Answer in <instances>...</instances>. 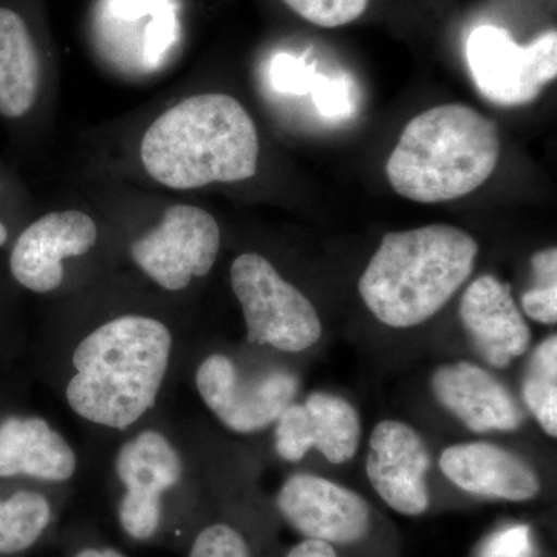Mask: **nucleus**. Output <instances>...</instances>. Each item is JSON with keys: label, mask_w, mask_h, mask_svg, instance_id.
<instances>
[{"label": "nucleus", "mask_w": 557, "mask_h": 557, "mask_svg": "<svg viewBox=\"0 0 557 557\" xmlns=\"http://www.w3.org/2000/svg\"><path fill=\"white\" fill-rule=\"evenodd\" d=\"M180 358L178 333L164 319L126 311L50 346V383L76 420L119 438L157 417Z\"/></svg>", "instance_id": "f257e3e1"}, {"label": "nucleus", "mask_w": 557, "mask_h": 557, "mask_svg": "<svg viewBox=\"0 0 557 557\" xmlns=\"http://www.w3.org/2000/svg\"><path fill=\"white\" fill-rule=\"evenodd\" d=\"M259 150L247 109L230 95L203 94L161 113L146 131L139 156L160 185L188 190L255 177Z\"/></svg>", "instance_id": "f03ea898"}, {"label": "nucleus", "mask_w": 557, "mask_h": 557, "mask_svg": "<svg viewBox=\"0 0 557 557\" xmlns=\"http://www.w3.org/2000/svg\"><path fill=\"white\" fill-rule=\"evenodd\" d=\"M478 256V242L456 226L388 233L359 278V295L384 325L417 327L463 287Z\"/></svg>", "instance_id": "7ed1b4c3"}, {"label": "nucleus", "mask_w": 557, "mask_h": 557, "mask_svg": "<svg viewBox=\"0 0 557 557\" xmlns=\"http://www.w3.org/2000/svg\"><path fill=\"white\" fill-rule=\"evenodd\" d=\"M110 483L116 525L127 541L186 547L199 520L186 504L188 458L177 431L153 417L116 438Z\"/></svg>", "instance_id": "20e7f679"}, {"label": "nucleus", "mask_w": 557, "mask_h": 557, "mask_svg": "<svg viewBox=\"0 0 557 557\" xmlns=\"http://www.w3.org/2000/svg\"><path fill=\"white\" fill-rule=\"evenodd\" d=\"M500 135L496 123L465 104H443L410 120L388 157V183L417 203L468 196L496 170Z\"/></svg>", "instance_id": "39448f33"}, {"label": "nucleus", "mask_w": 557, "mask_h": 557, "mask_svg": "<svg viewBox=\"0 0 557 557\" xmlns=\"http://www.w3.org/2000/svg\"><path fill=\"white\" fill-rule=\"evenodd\" d=\"M230 278L249 344L300 354L321 339V319L313 304L269 259L244 252L234 259Z\"/></svg>", "instance_id": "423d86ee"}, {"label": "nucleus", "mask_w": 557, "mask_h": 557, "mask_svg": "<svg viewBox=\"0 0 557 557\" xmlns=\"http://www.w3.org/2000/svg\"><path fill=\"white\" fill-rule=\"evenodd\" d=\"M193 383L205 408L239 435L273 426L299 388L298 380L287 370L248 372L223 351H212L197 361Z\"/></svg>", "instance_id": "0eeeda50"}, {"label": "nucleus", "mask_w": 557, "mask_h": 557, "mask_svg": "<svg viewBox=\"0 0 557 557\" xmlns=\"http://www.w3.org/2000/svg\"><path fill=\"white\" fill-rule=\"evenodd\" d=\"M467 60L475 87L487 101L505 108L528 104L556 79V30L523 47L504 28L482 25L468 38Z\"/></svg>", "instance_id": "6e6552de"}, {"label": "nucleus", "mask_w": 557, "mask_h": 557, "mask_svg": "<svg viewBox=\"0 0 557 557\" xmlns=\"http://www.w3.org/2000/svg\"><path fill=\"white\" fill-rule=\"evenodd\" d=\"M220 240L214 215L193 205H175L156 228L131 245V259L157 287L180 293L211 273Z\"/></svg>", "instance_id": "1a4fd4ad"}, {"label": "nucleus", "mask_w": 557, "mask_h": 557, "mask_svg": "<svg viewBox=\"0 0 557 557\" xmlns=\"http://www.w3.org/2000/svg\"><path fill=\"white\" fill-rule=\"evenodd\" d=\"M276 509L300 536L330 545L357 544L368 536L372 522L369 504L358 493L311 474L285 480Z\"/></svg>", "instance_id": "9d476101"}, {"label": "nucleus", "mask_w": 557, "mask_h": 557, "mask_svg": "<svg viewBox=\"0 0 557 557\" xmlns=\"http://www.w3.org/2000/svg\"><path fill=\"white\" fill-rule=\"evenodd\" d=\"M97 242V223L86 212H50L33 222L14 244L11 274L28 292L49 295L64 284L65 260L89 255Z\"/></svg>", "instance_id": "9b49d317"}, {"label": "nucleus", "mask_w": 557, "mask_h": 557, "mask_svg": "<svg viewBox=\"0 0 557 557\" xmlns=\"http://www.w3.org/2000/svg\"><path fill=\"white\" fill-rule=\"evenodd\" d=\"M362 426L347 399L317 392L304 403H292L274 423V449L282 460L298 463L318 449L333 465L357 456Z\"/></svg>", "instance_id": "f8f14e48"}, {"label": "nucleus", "mask_w": 557, "mask_h": 557, "mask_svg": "<svg viewBox=\"0 0 557 557\" xmlns=\"http://www.w3.org/2000/svg\"><path fill=\"white\" fill-rule=\"evenodd\" d=\"M429 467L426 443L416 429L398 420H384L373 428L366 472L388 508L409 518L428 511Z\"/></svg>", "instance_id": "ddd939ff"}, {"label": "nucleus", "mask_w": 557, "mask_h": 557, "mask_svg": "<svg viewBox=\"0 0 557 557\" xmlns=\"http://www.w3.org/2000/svg\"><path fill=\"white\" fill-rule=\"evenodd\" d=\"M79 467L78 450L47 418L13 413L0 421V479L65 490Z\"/></svg>", "instance_id": "4468645a"}, {"label": "nucleus", "mask_w": 557, "mask_h": 557, "mask_svg": "<svg viewBox=\"0 0 557 557\" xmlns=\"http://www.w3.org/2000/svg\"><path fill=\"white\" fill-rule=\"evenodd\" d=\"M440 405L475 434L518 431L523 413L511 392L474 362L440 366L431 380Z\"/></svg>", "instance_id": "2eb2a0df"}, {"label": "nucleus", "mask_w": 557, "mask_h": 557, "mask_svg": "<svg viewBox=\"0 0 557 557\" xmlns=\"http://www.w3.org/2000/svg\"><path fill=\"white\" fill-rule=\"evenodd\" d=\"M460 318L472 344L493 368H508L530 347L531 330L511 288L496 276H480L465 289Z\"/></svg>", "instance_id": "dca6fc26"}, {"label": "nucleus", "mask_w": 557, "mask_h": 557, "mask_svg": "<svg viewBox=\"0 0 557 557\" xmlns=\"http://www.w3.org/2000/svg\"><path fill=\"white\" fill-rule=\"evenodd\" d=\"M440 469L465 493L528 502L541 493V479L523 458L487 442L458 443L443 450Z\"/></svg>", "instance_id": "f3484780"}, {"label": "nucleus", "mask_w": 557, "mask_h": 557, "mask_svg": "<svg viewBox=\"0 0 557 557\" xmlns=\"http://www.w3.org/2000/svg\"><path fill=\"white\" fill-rule=\"evenodd\" d=\"M40 60L20 13L0 7V115L21 119L38 100Z\"/></svg>", "instance_id": "a211bd4d"}, {"label": "nucleus", "mask_w": 557, "mask_h": 557, "mask_svg": "<svg viewBox=\"0 0 557 557\" xmlns=\"http://www.w3.org/2000/svg\"><path fill=\"white\" fill-rule=\"evenodd\" d=\"M65 490L21 487L0 497V556H17L53 533L64 507Z\"/></svg>", "instance_id": "6ab92c4d"}, {"label": "nucleus", "mask_w": 557, "mask_h": 557, "mask_svg": "<svg viewBox=\"0 0 557 557\" xmlns=\"http://www.w3.org/2000/svg\"><path fill=\"white\" fill-rule=\"evenodd\" d=\"M523 398L545 434L557 435V336L539 344L528 362Z\"/></svg>", "instance_id": "aec40b11"}, {"label": "nucleus", "mask_w": 557, "mask_h": 557, "mask_svg": "<svg viewBox=\"0 0 557 557\" xmlns=\"http://www.w3.org/2000/svg\"><path fill=\"white\" fill-rule=\"evenodd\" d=\"M185 557H255L245 531L230 520H201L190 534Z\"/></svg>", "instance_id": "412c9836"}, {"label": "nucleus", "mask_w": 557, "mask_h": 557, "mask_svg": "<svg viewBox=\"0 0 557 557\" xmlns=\"http://www.w3.org/2000/svg\"><path fill=\"white\" fill-rule=\"evenodd\" d=\"M302 20L318 27L336 28L359 20L370 0H284Z\"/></svg>", "instance_id": "4be33fe9"}, {"label": "nucleus", "mask_w": 557, "mask_h": 557, "mask_svg": "<svg viewBox=\"0 0 557 557\" xmlns=\"http://www.w3.org/2000/svg\"><path fill=\"white\" fill-rule=\"evenodd\" d=\"M311 94H313V101L319 112L327 119L329 116L330 119H339V116L350 113L351 101L343 81L324 78L317 73Z\"/></svg>", "instance_id": "5701e85b"}, {"label": "nucleus", "mask_w": 557, "mask_h": 557, "mask_svg": "<svg viewBox=\"0 0 557 557\" xmlns=\"http://www.w3.org/2000/svg\"><path fill=\"white\" fill-rule=\"evenodd\" d=\"M317 73L302 61L289 57H278L274 62L273 79L278 90L304 95L313 89Z\"/></svg>", "instance_id": "b1692460"}, {"label": "nucleus", "mask_w": 557, "mask_h": 557, "mask_svg": "<svg viewBox=\"0 0 557 557\" xmlns=\"http://www.w3.org/2000/svg\"><path fill=\"white\" fill-rule=\"evenodd\" d=\"M522 310L528 318L542 324H556L557 321V284H541L528 289L522 296Z\"/></svg>", "instance_id": "393cba45"}, {"label": "nucleus", "mask_w": 557, "mask_h": 557, "mask_svg": "<svg viewBox=\"0 0 557 557\" xmlns=\"http://www.w3.org/2000/svg\"><path fill=\"white\" fill-rule=\"evenodd\" d=\"M65 557H129L120 548L113 547L104 539L90 533H75L65 545Z\"/></svg>", "instance_id": "a878e982"}, {"label": "nucleus", "mask_w": 557, "mask_h": 557, "mask_svg": "<svg viewBox=\"0 0 557 557\" xmlns=\"http://www.w3.org/2000/svg\"><path fill=\"white\" fill-rule=\"evenodd\" d=\"M533 269L537 282L553 284L557 277V249L547 248L533 256Z\"/></svg>", "instance_id": "bb28decb"}, {"label": "nucleus", "mask_w": 557, "mask_h": 557, "mask_svg": "<svg viewBox=\"0 0 557 557\" xmlns=\"http://www.w3.org/2000/svg\"><path fill=\"white\" fill-rule=\"evenodd\" d=\"M285 557H339L333 545L325 544L321 541H311V539H304L302 542L296 544L295 547L289 549Z\"/></svg>", "instance_id": "cd10ccee"}, {"label": "nucleus", "mask_w": 557, "mask_h": 557, "mask_svg": "<svg viewBox=\"0 0 557 557\" xmlns=\"http://www.w3.org/2000/svg\"><path fill=\"white\" fill-rule=\"evenodd\" d=\"M7 240H9V231H7L5 225L0 222V248L7 244Z\"/></svg>", "instance_id": "c85d7f7f"}]
</instances>
